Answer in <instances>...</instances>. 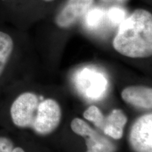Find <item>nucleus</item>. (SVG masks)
I'll return each mask as SVG.
<instances>
[{"label": "nucleus", "instance_id": "f257e3e1", "mask_svg": "<svg viewBox=\"0 0 152 152\" xmlns=\"http://www.w3.org/2000/svg\"><path fill=\"white\" fill-rule=\"evenodd\" d=\"M114 49L130 58H146L152 54V15L137 9L119 25L113 42Z\"/></svg>", "mask_w": 152, "mask_h": 152}, {"label": "nucleus", "instance_id": "f03ea898", "mask_svg": "<svg viewBox=\"0 0 152 152\" xmlns=\"http://www.w3.org/2000/svg\"><path fill=\"white\" fill-rule=\"evenodd\" d=\"M75 84L84 97L94 101L103 98L109 87L105 74L96 68L90 67L82 68L75 74Z\"/></svg>", "mask_w": 152, "mask_h": 152}, {"label": "nucleus", "instance_id": "7ed1b4c3", "mask_svg": "<svg viewBox=\"0 0 152 152\" xmlns=\"http://www.w3.org/2000/svg\"><path fill=\"white\" fill-rule=\"evenodd\" d=\"M83 116L103 131L106 136L115 140L122 137L123 128L128 121L127 116L121 110L114 109L108 116H104L96 106H91L85 110Z\"/></svg>", "mask_w": 152, "mask_h": 152}, {"label": "nucleus", "instance_id": "20e7f679", "mask_svg": "<svg viewBox=\"0 0 152 152\" xmlns=\"http://www.w3.org/2000/svg\"><path fill=\"white\" fill-rule=\"evenodd\" d=\"M39 104V98L34 93L25 92L19 95L11 107L13 123L19 128H32Z\"/></svg>", "mask_w": 152, "mask_h": 152}, {"label": "nucleus", "instance_id": "39448f33", "mask_svg": "<svg viewBox=\"0 0 152 152\" xmlns=\"http://www.w3.org/2000/svg\"><path fill=\"white\" fill-rule=\"evenodd\" d=\"M61 118L60 106L55 100L47 99L39 102L32 128L37 134L47 135L58 126Z\"/></svg>", "mask_w": 152, "mask_h": 152}, {"label": "nucleus", "instance_id": "423d86ee", "mask_svg": "<svg viewBox=\"0 0 152 152\" xmlns=\"http://www.w3.org/2000/svg\"><path fill=\"white\" fill-rule=\"evenodd\" d=\"M71 127L75 134L85 139L86 152H115L116 146L106 137L91 128L85 121L78 118L72 121Z\"/></svg>", "mask_w": 152, "mask_h": 152}, {"label": "nucleus", "instance_id": "0eeeda50", "mask_svg": "<svg viewBox=\"0 0 152 152\" xmlns=\"http://www.w3.org/2000/svg\"><path fill=\"white\" fill-rule=\"evenodd\" d=\"M135 152H152V114L140 117L132 125L129 137Z\"/></svg>", "mask_w": 152, "mask_h": 152}, {"label": "nucleus", "instance_id": "6e6552de", "mask_svg": "<svg viewBox=\"0 0 152 152\" xmlns=\"http://www.w3.org/2000/svg\"><path fill=\"white\" fill-rule=\"evenodd\" d=\"M94 0H68L56 18L57 26L68 28L75 23L90 10Z\"/></svg>", "mask_w": 152, "mask_h": 152}, {"label": "nucleus", "instance_id": "1a4fd4ad", "mask_svg": "<svg viewBox=\"0 0 152 152\" xmlns=\"http://www.w3.org/2000/svg\"><path fill=\"white\" fill-rule=\"evenodd\" d=\"M121 96L125 102L136 107L146 109H151L152 107V90L149 87H126L121 93Z\"/></svg>", "mask_w": 152, "mask_h": 152}, {"label": "nucleus", "instance_id": "9d476101", "mask_svg": "<svg viewBox=\"0 0 152 152\" xmlns=\"http://www.w3.org/2000/svg\"><path fill=\"white\" fill-rule=\"evenodd\" d=\"M14 49V42L8 34L0 31V76Z\"/></svg>", "mask_w": 152, "mask_h": 152}, {"label": "nucleus", "instance_id": "9b49d317", "mask_svg": "<svg viewBox=\"0 0 152 152\" xmlns=\"http://www.w3.org/2000/svg\"><path fill=\"white\" fill-rule=\"evenodd\" d=\"M105 16V11L99 8L90 9L86 14L85 23L90 28H96L102 23Z\"/></svg>", "mask_w": 152, "mask_h": 152}, {"label": "nucleus", "instance_id": "f8f14e48", "mask_svg": "<svg viewBox=\"0 0 152 152\" xmlns=\"http://www.w3.org/2000/svg\"><path fill=\"white\" fill-rule=\"evenodd\" d=\"M108 15L110 21L114 25H120L125 18V11L118 7H112L110 9Z\"/></svg>", "mask_w": 152, "mask_h": 152}, {"label": "nucleus", "instance_id": "ddd939ff", "mask_svg": "<svg viewBox=\"0 0 152 152\" xmlns=\"http://www.w3.org/2000/svg\"><path fill=\"white\" fill-rule=\"evenodd\" d=\"M14 148L12 140L5 137H0V152H12Z\"/></svg>", "mask_w": 152, "mask_h": 152}, {"label": "nucleus", "instance_id": "4468645a", "mask_svg": "<svg viewBox=\"0 0 152 152\" xmlns=\"http://www.w3.org/2000/svg\"><path fill=\"white\" fill-rule=\"evenodd\" d=\"M12 152H26L21 147H14Z\"/></svg>", "mask_w": 152, "mask_h": 152}, {"label": "nucleus", "instance_id": "2eb2a0df", "mask_svg": "<svg viewBox=\"0 0 152 152\" xmlns=\"http://www.w3.org/2000/svg\"><path fill=\"white\" fill-rule=\"evenodd\" d=\"M103 1H125V0H103Z\"/></svg>", "mask_w": 152, "mask_h": 152}, {"label": "nucleus", "instance_id": "dca6fc26", "mask_svg": "<svg viewBox=\"0 0 152 152\" xmlns=\"http://www.w3.org/2000/svg\"><path fill=\"white\" fill-rule=\"evenodd\" d=\"M45 1H52V0H45Z\"/></svg>", "mask_w": 152, "mask_h": 152}]
</instances>
